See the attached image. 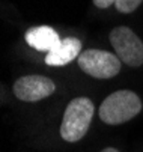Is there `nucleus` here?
<instances>
[{"mask_svg":"<svg viewBox=\"0 0 143 152\" xmlns=\"http://www.w3.org/2000/svg\"><path fill=\"white\" fill-rule=\"evenodd\" d=\"M93 113H95V105L93 101H90L89 98L80 96L69 101L63 113L62 125H60L62 139L69 143L81 140L89 129Z\"/></svg>","mask_w":143,"mask_h":152,"instance_id":"nucleus-1","label":"nucleus"},{"mask_svg":"<svg viewBox=\"0 0 143 152\" xmlns=\"http://www.w3.org/2000/svg\"><path fill=\"white\" fill-rule=\"evenodd\" d=\"M142 112V101L133 91H116L109 95L99 107V118L107 125H120Z\"/></svg>","mask_w":143,"mask_h":152,"instance_id":"nucleus-2","label":"nucleus"},{"mask_svg":"<svg viewBox=\"0 0 143 152\" xmlns=\"http://www.w3.org/2000/svg\"><path fill=\"white\" fill-rule=\"evenodd\" d=\"M80 69L93 78H112L120 71V59L103 50H85L77 57Z\"/></svg>","mask_w":143,"mask_h":152,"instance_id":"nucleus-3","label":"nucleus"},{"mask_svg":"<svg viewBox=\"0 0 143 152\" xmlns=\"http://www.w3.org/2000/svg\"><path fill=\"white\" fill-rule=\"evenodd\" d=\"M109 39L120 62L130 66H140L143 63V42L130 27L120 26L113 29Z\"/></svg>","mask_w":143,"mask_h":152,"instance_id":"nucleus-4","label":"nucleus"},{"mask_svg":"<svg viewBox=\"0 0 143 152\" xmlns=\"http://www.w3.org/2000/svg\"><path fill=\"white\" fill-rule=\"evenodd\" d=\"M56 91L53 80L44 75H24L14 83V94L20 101L36 102Z\"/></svg>","mask_w":143,"mask_h":152,"instance_id":"nucleus-5","label":"nucleus"},{"mask_svg":"<svg viewBox=\"0 0 143 152\" xmlns=\"http://www.w3.org/2000/svg\"><path fill=\"white\" fill-rule=\"evenodd\" d=\"M81 53V41L77 38H65L50 50L45 56V63L50 66H63L78 57Z\"/></svg>","mask_w":143,"mask_h":152,"instance_id":"nucleus-6","label":"nucleus"},{"mask_svg":"<svg viewBox=\"0 0 143 152\" xmlns=\"http://www.w3.org/2000/svg\"><path fill=\"white\" fill-rule=\"evenodd\" d=\"M62 39H59L57 32L50 26H38L26 32V42L39 51L53 50Z\"/></svg>","mask_w":143,"mask_h":152,"instance_id":"nucleus-7","label":"nucleus"},{"mask_svg":"<svg viewBox=\"0 0 143 152\" xmlns=\"http://www.w3.org/2000/svg\"><path fill=\"white\" fill-rule=\"evenodd\" d=\"M142 2L143 0H117L115 6L122 14H130V12L136 11L139 8V5H142Z\"/></svg>","mask_w":143,"mask_h":152,"instance_id":"nucleus-8","label":"nucleus"},{"mask_svg":"<svg viewBox=\"0 0 143 152\" xmlns=\"http://www.w3.org/2000/svg\"><path fill=\"white\" fill-rule=\"evenodd\" d=\"M92 2H93V5H95L96 8H99V9H106V8L115 5L117 0H92Z\"/></svg>","mask_w":143,"mask_h":152,"instance_id":"nucleus-9","label":"nucleus"},{"mask_svg":"<svg viewBox=\"0 0 143 152\" xmlns=\"http://www.w3.org/2000/svg\"><path fill=\"white\" fill-rule=\"evenodd\" d=\"M101 152H119L117 149H115V148H106V149H103Z\"/></svg>","mask_w":143,"mask_h":152,"instance_id":"nucleus-10","label":"nucleus"}]
</instances>
